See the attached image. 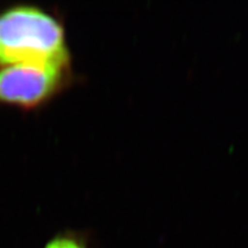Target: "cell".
<instances>
[{
	"label": "cell",
	"mask_w": 248,
	"mask_h": 248,
	"mask_svg": "<svg viewBox=\"0 0 248 248\" xmlns=\"http://www.w3.org/2000/svg\"><path fill=\"white\" fill-rule=\"evenodd\" d=\"M63 27L45 9L17 5L0 13V67L15 63L69 66Z\"/></svg>",
	"instance_id": "cell-1"
},
{
	"label": "cell",
	"mask_w": 248,
	"mask_h": 248,
	"mask_svg": "<svg viewBox=\"0 0 248 248\" xmlns=\"http://www.w3.org/2000/svg\"><path fill=\"white\" fill-rule=\"evenodd\" d=\"M69 66L55 63H15L0 67V104L35 108L63 89Z\"/></svg>",
	"instance_id": "cell-2"
},
{
	"label": "cell",
	"mask_w": 248,
	"mask_h": 248,
	"mask_svg": "<svg viewBox=\"0 0 248 248\" xmlns=\"http://www.w3.org/2000/svg\"><path fill=\"white\" fill-rule=\"evenodd\" d=\"M44 248H86L84 243L70 234H60L49 240Z\"/></svg>",
	"instance_id": "cell-3"
}]
</instances>
